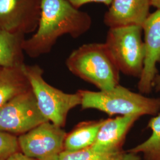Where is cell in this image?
<instances>
[{
    "instance_id": "obj_16",
    "label": "cell",
    "mask_w": 160,
    "mask_h": 160,
    "mask_svg": "<svg viewBox=\"0 0 160 160\" xmlns=\"http://www.w3.org/2000/svg\"><path fill=\"white\" fill-rule=\"evenodd\" d=\"M148 126L152 131L151 137L128 151L143 154V160H160V113L150 120Z\"/></svg>"
},
{
    "instance_id": "obj_7",
    "label": "cell",
    "mask_w": 160,
    "mask_h": 160,
    "mask_svg": "<svg viewBox=\"0 0 160 160\" xmlns=\"http://www.w3.org/2000/svg\"><path fill=\"white\" fill-rule=\"evenodd\" d=\"M67 133L59 126L46 122L18 137L19 148L36 160H58L64 151Z\"/></svg>"
},
{
    "instance_id": "obj_5",
    "label": "cell",
    "mask_w": 160,
    "mask_h": 160,
    "mask_svg": "<svg viewBox=\"0 0 160 160\" xmlns=\"http://www.w3.org/2000/svg\"><path fill=\"white\" fill-rule=\"evenodd\" d=\"M142 31L138 25L110 28L104 43L120 72L139 78L145 58Z\"/></svg>"
},
{
    "instance_id": "obj_14",
    "label": "cell",
    "mask_w": 160,
    "mask_h": 160,
    "mask_svg": "<svg viewBox=\"0 0 160 160\" xmlns=\"http://www.w3.org/2000/svg\"><path fill=\"white\" fill-rule=\"evenodd\" d=\"M105 119L83 122L67 134L64 151H77L90 148L96 141L97 133Z\"/></svg>"
},
{
    "instance_id": "obj_9",
    "label": "cell",
    "mask_w": 160,
    "mask_h": 160,
    "mask_svg": "<svg viewBox=\"0 0 160 160\" xmlns=\"http://www.w3.org/2000/svg\"><path fill=\"white\" fill-rule=\"evenodd\" d=\"M145 58L143 71L138 84L139 91L150 93L157 75V64L160 63V9L150 14L142 24Z\"/></svg>"
},
{
    "instance_id": "obj_1",
    "label": "cell",
    "mask_w": 160,
    "mask_h": 160,
    "mask_svg": "<svg viewBox=\"0 0 160 160\" xmlns=\"http://www.w3.org/2000/svg\"><path fill=\"white\" fill-rule=\"evenodd\" d=\"M92 18L66 0H42L38 28L23 43L24 52L32 58L49 53L59 38L81 36L90 29Z\"/></svg>"
},
{
    "instance_id": "obj_8",
    "label": "cell",
    "mask_w": 160,
    "mask_h": 160,
    "mask_svg": "<svg viewBox=\"0 0 160 160\" xmlns=\"http://www.w3.org/2000/svg\"><path fill=\"white\" fill-rule=\"evenodd\" d=\"M42 0H0V29L12 33L35 32Z\"/></svg>"
},
{
    "instance_id": "obj_17",
    "label": "cell",
    "mask_w": 160,
    "mask_h": 160,
    "mask_svg": "<svg viewBox=\"0 0 160 160\" xmlns=\"http://www.w3.org/2000/svg\"><path fill=\"white\" fill-rule=\"evenodd\" d=\"M19 150L18 137L15 135L0 131V160H6Z\"/></svg>"
},
{
    "instance_id": "obj_4",
    "label": "cell",
    "mask_w": 160,
    "mask_h": 160,
    "mask_svg": "<svg viewBox=\"0 0 160 160\" xmlns=\"http://www.w3.org/2000/svg\"><path fill=\"white\" fill-rule=\"evenodd\" d=\"M23 69L42 113L50 122L63 128L69 112L81 105L79 94L66 93L49 84L43 77V70L38 65L24 64Z\"/></svg>"
},
{
    "instance_id": "obj_3",
    "label": "cell",
    "mask_w": 160,
    "mask_h": 160,
    "mask_svg": "<svg viewBox=\"0 0 160 160\" xmlns=\"http://www.w3.org/2000/svg\"><path fill=\"white\" fill-rule=\"evenodd\" d=\"M81 106L97 109L109 115H155L160 110V98H150L131 92L120 85L105 91L78 90Z\"/></svg>"
},
{
    "instance_id": "obj_18",
    "label": "cell",
    "mask_w": 160,
    "mask_h": 160,
    "mask_svg": "<svg viewBox=\"0 0 160 160\" xmlns=\"http://www.w3.org/2000/svg\"><path fill=\"white\" fill-rule=\"evenodd\" d=\"M67 2L75 7L78 9L81 6L90 2H100L103 3L106 6H110L113 0H66Z\"/></svg>"
},
{
    "instance_id": "obj_21",
    "label": "cell",
    "mask_w": 160,
    "mask_h": 160,
    "mask_svg": "<svg viewBox=\"0 0 160 160\" xmlns=\"http://www.w3.org/2000/svg\"><path fill=\"white\" fill-rule=\"evenodd\" d=\"M151 6L155 7L157 10L160 9V0H150Z\"/></svg>"
},
{
    "instance_id": "obj_19",
    "label": "cell",
    "mask_w": 160,
    "mask_h": 160,
    "mask_svg": "<svg viewBox=\"0 0 160 160\" xmlns=\"http://www.w3.org/2000/svg\"><path fill=\"white\" fill-rule=\"evenodd\" d=\"M6 160H36L29 157L28 156H26V155L24 154L23 152H17L14 154L12 155L11 156H10L8 158H7Z\"/></svg>"
},
{
    "instance_id": "obj_20",
    "label": "cell",
    "mask_w": 160,
    "mask_h": 160,
    "mask_svg": "<svg viewBox=\"0 0 160 160\" xmlns=\"http://www.w3.org/2000/svg\"><path fill=\"white\" fill-rule=\"evenodd\" d=\"M154 87L156 92L160 91V74L157 75L154 81Z\"/></svg>"
},
{
    "instance_id": "obj_13",
    "label": "cell",
    "mask_w": 160,
    "mask_h": 160,
    "mask_svg": "<svg viewBox=\"0 0 160 160\" xmlns=\"http://www.w3.org/2000/svg\"><path fill=\"white\" fill-rule=\"evenodd\" d=\"M25 35L0 29V67H21L24 63Z\"/></svg>"
},
{
    "instance_id": "obj_10",
    "label": "cell",
    "mask_w": 160,
    "mask_h": 160,
    "mask_svg": "<svg viewBox=\"0 0 160 160\" xmlns=\"http://www.w3.org/2000/svg\"><path fill=\"white\" fill-rule=\"evenodd\" d=\"M150 0H113L104 16V23L110 28L131 25L142 26L148 17Z\"/></svg>"
},
{
    "instance_id": "obj_22",
    "label": "cell",
    "mask_w": 160,
    "mask_h": 160,
    "mask_svg": "<svg viewBox=\"0 0 160 160\" xmlns=\"http://www.w3.org/2000/svg\"></svg>"
},
{
    "instance_id": "obj_11",
    "label": "cell",
    "mask_w": 160,
    "mask_h": 160,
    "mask_svg": "<svg viewBox=\"0 0 160 160\" xmlns=\"http://www.w3.org/2000/svg\"><path fill=\"white\" fill-rule=\"evenodd\" d=\"M139 118L138 116L130 115L105 119L98 131L95 142L90 148L104 152L122 151L128 132Z\"/></svg>"
},
{
    "instance_id": "obj_2",
    "label": "cell",
    "mask_w": 160,
    "mask_h": 160,
    "mask_svg": "<svg viewBox=\"0 0 160 160\" xmlns=\"http://www.w3.org/2000/svg\"><path fill=\"white\" fill-rule=\"evenodd\" d=\"M69 71L82 80L108 90L119 84V73L105 43L85 44L72 52L67 59Z\"/></svg>"
},
{
    "instance_id": "obj_6",
    "label": "cell",
    "mask_w": 160,
    "mask_h": 160,
    "mask_svg": "<svg viewBox=\"0 0 160 160\" xmlns=\"http://www.w3.org/2000/svg\"><path fill=\"white\" fill-rule=\"evenodd\" d=\"M46 122L49 121L40 112L32 89L0 108V131L20 135Z\"/></svg>"
},
{
    "instance_id": "obj_12",
    "label": "cell",
    "mask_w": 160,
    "mask_h": 160,
    "mask_svg": "<svg viewBox=\"0 0 160 160\" xmlns=\"http://www.w3.org/2000/svg\"><path fill=\"white\" fill-rule=\"evenodd\" d=\"M23 67H0V108L14 97L32 89Z\"/></svg>"
},
{
    "instance_id": "obj_15",
    "label": "cell",
    "mask_w": 160,
    "mask_h": 160,
    "mask_svg": "<svg viewBox=\"0 0 160 160\" xmlns=\"http://www.w3.org/2000/svg\"><path fill=\"white\" fill-rule=\"evenodd\" d=\"M58 160H141L139 155L129 151L104 152L91 148L77 151H63Z\"/></svg>"
}]
</instances>
